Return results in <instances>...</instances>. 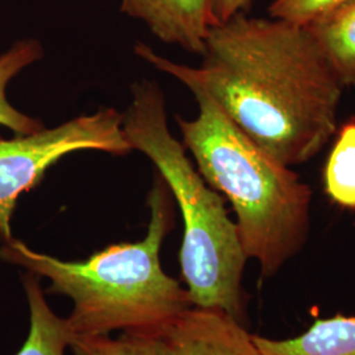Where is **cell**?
<instances>
[{"instance_id":"6da1fadb","label":"cell","mask_w":355,"mask_h":355,"mask_svg":"<svg viewBox=\"0 0 355 355\" xmlns=\"http://www.w3.org/2000/svg\"><path fill=\"white\" fill-rule=\"evenodd\" d=\"M168 76L198 82L252 140L283 165H303L337 133L343 83L306 26L237 13L211 26L203 64H175L137 44Z\"/></svg>"},{"instance_id":"7a4b0ae2","label":"cell","mask_w":355,"mask_h":355,"mask_svg":"<svg viewBox=\"0 0 355 355\" xmlns=\"http://www.w3.org/2000/svg\"><path fill=\"white\" fill-rule=\"evenodd\" d=\"M150 223L140 242L110 245L86 261L67 262L29 249L19 240L4 242L3 261L51 280V293L74 303L66 318L76 337L107 336L114 330L161 337L193 306L190 293L161 266L159 250L173 227L170 189L155 178L149 196Z\"/></svg>"},{"instance_id":"3957f363","label":"cell","mask_w":355,"mask_h":355,"mask_svg":"<svg viewBox=\"0 0 355 355\" xmlns=\"http://www.w3.org/2000/svg\"><path fill=\"white\" fill-rule=\"evenodd\" d=\"M177 79L199 105L196 119L178 117L183 146L207 184L232 204L246 257L258 262L263 279L272 278L308 241L312 190L248 137L198 82Z\"/></svg>"},{"instance_id":"277c9868","label":"cell","mask_w":355,"mask_h":355,"mask_svg":"<svg viewBox=\"0 0 355 355\" xmlns=\"http://www.w3.org/2000/svg\"><path fill=\"white\" fill-rule=\"evenodd\" d=\"M123 129L133 150L152 161L177 200L184 223L179 262L192 305L223 311L243 324L242 275L249 258L223 196L207 184L173 137L165 95L157 83L133 85Z\"/></svg>"},{"instance_id":"5b68a950","label":"cell","mask_w":355,"mask_h":355,"mask_svg":"<svg viewBox=\"0 0 355 355\" xmlns=\"http://www.w3.org/2000/svg\"><path fill=\"white\" fill-rule=\"evenodd\" d=\"M124 114L102 108L58 127L13 139L0 137V237L13 240L11 217L19 198L38 186L46 170L80 150L123 155L133 150L123 129Z\"/></svg>"},{"instance_id":"8992f818","label":"cell","mask_w":355,"mask_h":355,"mask_svg":"<svg viewBox=\"0 0 355 355\" xmlns=\"http://www.w3.org/2000/svg\"><path fill=\"white\" fill-rule=\"evenodd\" d=\"M161 338L173 355H262L243 324L218 309L191 306Z\"/></svg>"},{"instance_id":"52a82bcc","label":"cell","mask_w":355,"mask_h":355,"mask_svg":"<svg viewBox=\"0 0 355 355\" xmlns=\"http://www.w3.org/2000/svg\"><path fill=\"white\" fill-rule=\"evenodd\" d=\"M120 4L123 12L144 21L155 37L200 55L216 26L211 0H120Z\"/></svg>"},{"instance_id":"ba28073f","label":"cell","mask_w":355,"mask_h":355,"mask_svg":"<svg viewBox=\"0 0 355 355\" xmlns=\"http://www.w3.org/2000/svg\"><path fill=\"white\" fill-rule=\"evenodd\" d=\"M262 355H355V318L336 315L316 320L309 329L288 340L253 334Z\"/></svg>"},{"instance_id":"9c48e42d","label":"cell","mask_w":355,"mask_h":355,"mask_svg":"<svg viewBox=\"0 0 355 355\" xmlns=\"http://www.w3.org/2000/svg\"><path fill=\"white\" fill-rule=\"evenodd\" d=\"M345 87H355V0H346L305 24Z\"/></svg>"},{"instance_id":"30bf717a","label":"cell","mask_w":355,"mask_h":355,"mask_svg":"<svg viewBox=\"0 0 355 355\" xmlns=\"http://www.w3.org/2000/svg\"><path fill=\"white\" fill-rule=\"evenodd\" d=\"M26 297L31 309V330L21 350L16 355H64L74 334L66 318H60L46 303L36 274L24 278Z\"/></svg>"},{"instance_id":"8fae6325","label":"cell","mask_w":355,"mask_h":355,"mask_svg":"<svg viewBox=\"0 0 355 355\" xmlns=\"http://www.w3.org/2000/svg\"><path fill=\"white\" fill-rule=\"evenodd\" d=\"M42 57V46L35 38L20 40L0 54V125L17 135H31L44 129V124L28 114H21L11 105L7 87L15 76Z\"/></svg>"},{"instance_id":"7c38bea8","label":"cell","mask_w":355,"mask_h":355,"mask_svg":"<svg viewBox=\"0 0 355 355\" xmlns=\"http://www.w3.org/2000/svg\"><path fill=\"white\" fill-rule=\"evenodd\" d=\"M325 191L333 203L355 209V121L341 128L325 166Z\"/></svg>"},{"instance_id":"4fadbf2b","label":"cell","mask_w":355,"mask_h":355,"mask_svg":"<svg viewBox=\"0 0 355 355\" xmlns=\"http://www.w3.org/2000/svg\"><path fill=\"white\" fill-rule=\"evenodd\" d=\"M74 355H173L161 337L124 333L119 338L107 336L76 337L70 345Z\"/></svg>"},{"instance_id":"5bb4252c","label":"cell","mask_w":355,"mask_h":355,"mask_svg":"<svg viewBox=\"0 0 355 355\" xmlns=\"http://www.w3.org/2000/svg\"><path fill=\"white\" fill-rule=\"evenodd\" d=\"M343 1L346 0H272L268 6V15L274 19L305 26Z\"/></svg>"},{"instance_id":"9a60e30c","label":"cell","mask_w":355,"mask_h":355,"mask_svg":"<svg viewBox=\"0 0 355 355\" xmlns=\"http://www.w3.org/2000/svg\"><path fill=\"white\" fill-rule=\"evenodd\" d=\"M252 0H211V10L216 24L224 23L237 13L245 12Z\"/></svg>"}]
</instances>
